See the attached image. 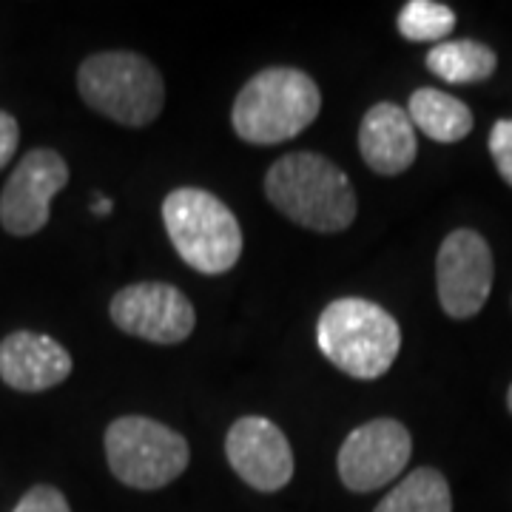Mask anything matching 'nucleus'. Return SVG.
Masks as SVG:
<instances>
[{
	"label": "nucleus",
	"mask_w": 512,
	"mask_h": 512,
	"mask_svg": "<svg viewBox=\"0 0 512 512\" xmlns=\"http://www.w3.org/2000/svg\"><path fill=\"white\" fill-rule=\"evenodd\" d=\"M265 194L279 214L316 234L345 231L359 211L348 174L311 151L279 157L265 174Z\"/></svg>",
	"instance_id": "nucleus-1"
},
{
	"label": "nucleus",
	"mask_w": 512,
	"mask_h": 512,
	"mask_svg": "<svg viewBox=\"0 0 512 512\" xmlns=\"http://www.w3.org/2000/svg\"><path fill=\"white\" fill-rule=\"evenodd\" d=\"M163 222L174 251L200 274H225L242 256L239 220L211 191L174 188L163 202Z\"/></svg>",
	"instance_id": "nucleus-5"
},
{
	"label": "nucleus",
	"mask_w": 512,
	"mask_h": 512,
	"mask_svg": "<svg viewBox=\"0 0 512 512\" xmlns=\"http://www.w3.org/2000/svg\"><path fill=\"white\" fill-rule=\"evenodd\" d=\"M106 461L111 476L131 490H160L183 476L191 450L163 421L120 416L106 430Z\"/></svg>",
	"instance_id": "nucleus-6"
},
{
	"label": "nucleus",
	"mask_w": 512,
	"mask_h": 512,
	"mask_svg": "<svg viewBox=\"0 0 512 512\" xmlns=\"http://www.w3.org/2000/svg\"><path fill=\"white\" fill-rule=\"evenodd\" d=\"M77 92L97 114L128 128L151 126L165 106L157 66L137 52H97L80 63Z\"/></svg>",
	"instance_id": "nucleus-4"
},
{
	"label": "nucleus",
	"mask_w": 512,
	"mask_h": 512,
	"mask_svg": "<svg viewBox=\"0 0 512 512\" xmlns=\"http://www.w3.org/2000/svg\"><path fill=\"white\" fill-rule=\"evenodd\" d=\"M20 143V126L18 120L9 111H0V171L12 163L15 151Z\"/></svg>",
	"instance_id": "nucleus-20"
},
{
	"label": "nucleus",
	"mask_w": 512,
	"mask_h": 512,
	"mask_svg": "<svg viewBox=\"0 0 512 512\" xmlns=\"http://www.w3.org/2000/svg\"><path fill=\"white\" fill-rule=\"evenodd\" d=\"M410 456L413 439L402 421L373 419L345 439L336 467L350 493H373L402 476Z\"/></svg>",
	"instance_id": "nucleus-7"
},
{
	"label": "nucleus",
	"mask_w": 512,
	"mask_h": 512,
	"mask_svg": "<svg viewBox=\"0 0 512 512\" xmlns=\"http://www.w3.org/2000/svg\"><path fill=\"white\" fill-rule=\"evenodd\" d=\"M316 342L330 365L353 379L373 382L396 362L402 350V330L382 305L345 296L322 311Z\"/></svg>",
	"instance_id": "nucleus-3"
},
{
	"label": "nucleus",
	"mask_w": 512,
	"mask_h": 512,
	"mask_svg": "<svg viewBox=\"0 0 512 512\" xmlns=\"http://www.w3.org/2000/svg\"><path fill=\"white\" fill-rule=\"evenodd\" d=\"M456 29V12L436 0H410L399 12V35L413 43H433Z\"/></svg>",
	"instance_id": "nucleus-17"
},
{
	"label": "nucleus",
	"mask_w": 512,
	"mask_h": 512,
	"mask_svg": "<svg viewBox=\"0 0 512 512\" xmlns=\"http://www.w3.org/2000/svg\"><path fill=\"white\" fill-rule=\"evenodd\" d=\"M72 373V356L46 333L18 330L0 342V379L20 393L57 387Z\"/></svg>",
	"instance_id": "nucleus-12"
},
{
	"label": "nucleus",
	"mask_w": 512,
	"mask_h": 512,
	"mask_svg": "<svg viewBox=\"0 0 512 512\" xmlns=\"http://www.w3.org/2000/svg\"><path fill=\"white\" fill-rule=\"evenodd\" d=\"M322 111V92L311 74L271 66L254 74L234 100L231 123L251 146H279L299 137Z\"/></svg>",
	"instance_id": "nucleus-2"
},
{
	"label": "nucleus",
	"mask_w": 512,
	"mask_h": 512,
	"mask_svg": "<svg viewBox=\"0 0 512 512\" xmlns=\"http://www.w3.org/2000/svg\"><path fill=\"white\" fill-rule=\"evenodd\" d=\"M373 512H453V493L439 470L419 467L384 495Z\"/></svg>",
	"instance_id": "nucleus-16"
},
{
	"label": "nucleus",
	"mask_w": 512,
	"mask_h": 512,
	"mask_svg": "<svg viewBox=\"0 0 512 512\" xmlns=\"http://www.w3.org/2000/svg\"><path fill=\"white\" fill-rule=\"evenodd\" d=\"M111 208H114V205H111V200H103V197L94 202V214H100V217H103V214H109Z\"/></svg>",
	"instance_id": "nucleus-21"
},
{
	"label": "nucleus",
	"mask_w": 512,
	"mask_h": 512,
	"mask_svg": "<svg viewBox=\"0 0 512 512\" xmlns=\"http://www.w3.org/2000/svg\"><path fill=\"white\" fill-rule=\"evenodd\" d=\"M507 407H510V413H512V384H510V390H507Z\"/></svg>",
	"instance_id": "nucleus-22"
},
{
	"label": "nucleus",
	"mask_w": 512,
	"mask_h": 512,
	"mask_svg": "<svg viewBox=\"0 0 512 512\" xmlns=\"http://www.w3.org/2000/svg\"><path fill=\"white\" fill-rule=\"evenodd\" d=\"M225 456L256 493H276L293 478V450L288 436L271 419L245 416L225 436Z\"/></svg>",
	"instance_id": "nucleus-11"
},
{
	"label": "nucleus",
	"mask_w": 512,
	"mask_h": 512,
	"mask_svg": "<svg viewBox=\"0 0 512 512\" xmlns=\"http://www.w3.org/2000/svg\"><path fill=\"white\" fill-rule=\"evenodd\" d=\"M69 183V165L52 148L29 151L0 194V225L12 237H32L46 228L49 208Z\"/></svg>",
	"instance_id": "nucleus-9"
},
{
	"label": "nucleus",
	"mask_w": 512,
	"mask_h": 512,
	"mask_svg": "<svg viewBox=\"0 0 512 512\" xmlns=\"http://www.w3.org/2000/svg\"><path fill=\"white\" fill-rule=\"evenodd\" d=\"M359 151L370 171L396 177L416 163V126L410 114L396 103L370 106L359 126Z\"/></svg>",
	"instance_id": "nucleus-13"
},
{
	"label": "nucleus",
	"mask_w": 512,
	"mask_h": 512,
	"mask_svg": "<svg viewBox=\"0 0 512 512\" xmlns=\"http://www.w3.org/2000/svg\"><path fill=\"white\" fill-rule=\"evenodd\" d=\"M15 512H72L66 495L60 493L57 487H49V484H37L29 493L23 495L18 501Z\"/></svg>",
	"instance_id": "nucleus-18"
},
{
	"label": "nucleus",
	"mask_w": 512,
	"mask_h": 512,
	"mask_svg": "<svg viewBox=\"0 0 512 512\" xmlns=\"http://www.w3.org/2000/svg\"><path fill=\"white\" fill-rule=\"evenodd\" d=\"M490 154L498 174L512 185V120H498L490 131Z\"/></svg>",
	"instance_id": "nucleus-19"
},
{
	"label": "nucleus",
	"mask_w": 512,
	"mask_h": 512,
	"mask_svg": "<svg viewBox=\"0 0 512 512\" xmlns=\"http://www.w3.org/2000/svg\"><path fill=\"white\" fill-rule=\"evenodd\" d=\"M407 114L413 126L436 143H458L473 131V111L439 89H416L407 103Z\"/></svg>",
	"instance_id": "nucleus-14"
},
{
	"label": "nucleus",
	"mask_w": 512,
	"mask_h": 512,
	"mask_svg": "<svg viewBox=\"0 0 512 512\" xmlns=\"http://www.w3.org/2000/svg\"><path fill=\"white\" fill-rule=\"evenodd\" d=\"M495 66H498L495 52L478 40H444L427 55V69L456 86L481 83L493 77Z\"/></svg>",
	"instance_id": "nucleus-15"
},
{
	"label": "nucleus",
	"mask_w": 512,
	"mask_h": 512,
	"mask_svg": "<svg viewBox=\"0 0 512 512\" xmlns=\"http://www.w3.org/2000/svg\"><path fill=\"white\" fill-rule=\"evenodd\" d=\"M109 313L111 322L123 333L154 345H180L197 325V311L191 299L180 288L165 282L128 285L111 299Z\"/></svg>",
	"instance_id": "nucleus-8"
},
{
	"label": "nucleus",
	"mask_w": 512,
	"mask_h": 512,
	"mask_svg": "<svg viewBox=\"0 0 512 512\" xmlns=\"http://www.w3.org/2000/svg\"><path fill=\"white\" fill-rule=\"evenodd\" d=\"M493 251L487 239L458 228L441 242L436 256V282H439V302L447 316L470 319L476 316L493 291Z\"/></svg>",
	"instance_id": "nucleus-10"
}]
</instances>
